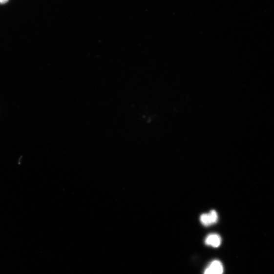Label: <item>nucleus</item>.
<instances>
[{
  "mask_svg": "<svg viewBox=\"0 0 274 274\" xmlns=\"http://www.w3.org/2000/svg\"><path fill=\"white\" fill-rule=\"evenodd\" d=\"M218 216L215 211H211L210 213H204L201 215L200 221L205 226H210L217 223Z\"/></svg>",
  "mask_w": 274,
  "mask_h": 274,
  "instance_id": "1",
  "label": "nucleus"
},
{
  "mask_svg": "<svg viewBox=\"0 0 274 274\" xmlns=\"http://www.w3.org/2000/svg\"><path fill=\"white\" fill-rule=\"evenodd\" d=\"M223 264L219 260H214L206 269L204 274H223Z\"/></svg>",
  "mask_w": 274,
  "mask_h": 274,
  "instance_id": "2",
  "label": "nucleus"
},
{
  "mask_svg": "<svg viewBox=\"0 0 274 274\" xmlns=\"http://www.w3.org/2000/svg\"><path fill=\"white\" fill-rule=\"evenodd\" d=\"M221 243V239L218 234L212 233L208 235L205 240V243L213 247H219Z\"/></svg>",
  "mask_w": 274,
  "mask_h": 274,
  "instance_id": "3",
  "label": "nucleus"
},
{
  "mask_svg": "<svg viewBox=\"0 0 274 274\" xmlns=\"http://www.w3.org/2000/svg\"><path fill=\"white\" fill-rule=\"evenodd\" d=\"M9 1V0H0V4L3 5L6 4Z\"/></svg>",
  "mask_w": 274,
  "mask_h": 274,
  "instance_id": "4",
  "label": "nucleus"
}]
</instances>
